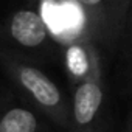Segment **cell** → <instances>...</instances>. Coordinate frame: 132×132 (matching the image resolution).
Listing matches in <instances>:
<instances>
[{"label":"cell","instance_id":"obj_1","mask_svg":"<svg viewBox=\"0 0 132 132\" xmlns=\"http://www.w3.org/2000/svg\"><path fill=\"white\" fill-rule=\"evenodd\" d=\"M0 69L28 103L47 120L67 132L70 100L65 98L61 87L33 59L0 47Z\"/></svg>","mask_w":132,"mask_h":132},{"label":"cell","instance_id":"obj_2","mask_svg":"<svg viewBox=\"0 0 132 132\" xmlns=\"http://www.w3.org/2000/svg\"><path fill=\"white\" fill-rule=\"evenodd\" d=\"M0 37L6 44V50L27 56L34 62L37 57H48L53 54L54 48H61L51 39L34 5L14 10L0 27Z\"/></svg>","mask_w":132,"mask_h":132},{"label":"cell","instance_id":"obj_3","mask_svg":"<svg viewBox=\"0 0 132 132\" xmlns=\"http://www.w3.org/2000/svg\"><path fill=\"white\" fill-rule=\"evenodd\" d=\"M33 5L61 48L82 40L95 42L92 23L79 0H37Z\"/></svg>","mask_w":132,"mask_h":132},{"label":"cell","instance_id":"obj_4","mask_svg":"<svg viewBox=\"0 0 132 132\" xmlns=\"http://www.w3.org/2000/svg\"><path fill=\"white\" fill-rule=\"evenodd\" d=\"M100 47L113 50L120 42L132 0H79Z\"/></svg>","mask_w":132,"mask_h":132},{"label":"cell","instance_id":"obj_5","mask_svg":"<svg viewBox=\"0 0 132 132\" xmlns=\"http://www.w3.org/2000/svg\"><path fill=\"white\" fill-rule=\"evenodd\" d=\"M106 92L103 78L73 87L67 132H100L104 115Z\"/></svg>","mask_w":132,"mask_h":132},{"label":"cell","instance_id":"obj_6","mask_svg":"<svg viewBox=\"0 0 132 132\" xmlns=\"http://www.w3.org/2000/svg\"><path fill=\"white\" fill-rule=\"evenodd\" d=\"M61 50H62L61 54L65 75L73 84V87L90 79L103 78L100 45L96 42L93 40L75 42Z\"/></svg>","mask_w":132,"mask_h":132},{"label":"cell","instance_id":"obj_7","mask_svg":"<svg viewBox=\"0 0 132 132\" xmlns=\"http://www.w3.org/2000/svg\"><path fill=\"white\" fill-rule=\"evenodd\" d=\"M44 118L23 96L0 93V132H45Z\"/></svg>","mask_w":132,"mask_h":132},{"label":"cell","instance_id":"obj_8","mask_svg":"<svg viewBox=\"0 0 132 132\" xmlns=\"http://www.w3.org/2000/svg\"><path fill=\"white\" fill-rule=\"evenodd\" d=\"M121 42L124 44V56H126V65H127V72H129V78L132 82V6L126 20V27L121 36Z\"/></svg>","mask_w":132,"mask_h":132},{"label":"cell","instance_id":"obj_9","mask_svg":"<svg viewBox=\"0 0 132 132\" xmlns=\"http://www.w3.org/2000/svg\"><path fill=\"white\" fill-rule=\"evenodd\" d=\"M126 132H132V107L127 113V121H126Z\"/></svg>","mask_w":132,"mask_h":132},{"label":"cell","instance_id":"obj_10","mask_svg":"<svg viewBox=\"0 0 132 132\" xmlns=\"http://www.w3.org/2000/svg\"><path fill=\"white\" fill-rule=\"evenodd\" d=\"M25 2H27V3H31V5H33V3H36V2H37V0H25Z\"/></svg>","mask_w":132,"mask_h":132},{"label":"cell","instance_id":"obj_11","mask_svg":"<svg viewBox=\"0 0 132 132\" xmlns=\"http://www.w3.org/2000/svg\"><path fill=\"white\" fill-rule=\"evenodd\" d=\"M124 132H126V130H124Z\"/></svg>","mask_w":132,"mask_h":132}]
</instances>
